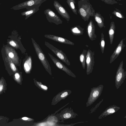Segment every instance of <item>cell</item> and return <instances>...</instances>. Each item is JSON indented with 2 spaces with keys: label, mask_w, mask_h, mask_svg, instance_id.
Wrapping results in <instances>:
<instances>
[{
  "label": "cell",
  "mask_w": 126,
  "mask_h": 126,
  "mask_svg": "<svg viewBox=\"0 0 126 126\" xmlns=\"http://www.w3.org/2000/svg\"><path fill=\"white\" fill-rule=\"evenodd\" d=\"M78 12L85 21H88L90 16H94L95 10L88 0H80L78 2Z\"/></svg>",
  "instance_id": "cell-1"
},
{
  "label": "cell",
  "mask_w": 126,
  "mask_h": 126,
  "mask_svg": "<svg viewBox=\"0 0 126 126\" xmlns=\"http://www.w3.org/2000/svg\"><path fill=\"white\" fill-rule=\"evenodd\" d=\"M32 42L37 56L46 70L51 73V67L45 54L39 45L32 38H31Z\"/></svg>",
  "instance_id": "cell-2"
},
{
  "label": "cell",
  "mask_w": 126,
  "mask_h": 126,
  "mask_svg": "<svg viewBox=\"0 0 126 126\" xmlns=\"http://www.w3.org/2000/svg\"><path fill=\"white\" fill-rule=\"evenodd\" d=\"M47 0H29L13 6L10 9L15 10L25 8L28 10L37 6H40Z\"/></svg>",
  "instance_id": "cell-3"
},
{
  "label": "cell",
  "mask_w": 126,
  "mask_h": 126,
  "mask_svg": "<svg viewBox=\"0 0 126 126\" xmlns=\"http://www.w3.org/2000/svg\"><path fill=\"white\" fill-rule=\"evenodd\" d=\"M104 86L100 84L97 87H94L91 89V91L86 103V106L88 107L91 105L101 95Z\"/></svg>",
  "instance_id": "cell-4"
},
{
  "label": "cell",
  "mask_w": 126,
  "mask_h": 126,
  "mask_svg": "<svg viewBox=\"0 0 126 126\" xmlns=\"http://www.w3.org/2000/svg\"><path fill=\"white\" fill-rule=\"evenodd\" d=\"M123 62L122 61L118 68L115 76V86L117 89L119 88L126 78V71L123 68Z\"/></svg>",
  "instance_id": "cell-5"
},
{
  "label": "cell",
  "mask_w": 126,
  "mask_h": 126,
  "mask_svg": "<svg viewBox=\"0 0 126 126\" xmlns=\"http://www.w3.org/2000/svg\"><path fill=\"white\" fill-rule=\"evenodd\" d=\"M44 43L45 45L53 52L63 62L68 65H70V63L65 54L62 50L59 49L46 41H45Z\"/></svg>",
  "instance_id": "cell-6"
},
{
  "label": "cell",
  "mask_w": 126,
  "mask_h": 126,
  "mask_svg": "<svg viewBox=\"0 0 126 126\" xmlns=\"http://www.w3.org/2000/svg\"><path fill=\"white\" fill-rule=\"evenodd\" d=\"M94 53V51H92L90 49L87 51L86 63L87 65L86 73L88 75L91 73L93 69L95 63Z\"/></svg>",
  "instance_id": "cell-7"
},
{
  "label": "cell",
  "mask_w": 126,
  "mask_h": 126,
  "mask_svg": "<svg viewBox=\"0 0 126 126\" xmlns=\"http://www.w3.org/2000/svg\"><path fill=\"white\" fill-rule=\"evenodd\" d=\"M47 21L49 22L53 23L58 25L61 24L63 21L51 9L48 8L44 11Z\"/></svg>",
  "instance_id": "cell-8"
},
{
  "label": "cell",
  "mask_w": 126,
  "mask_h": 126,
  "mask_svg": "<svg viewBox=\"0 0 126 126\" xmlns=\"http://www.w3.org/2000/svg\"><path fill=\"white\" fill-rule=\"evenodd\" d=\"M48 55L55 65L58 68L65 71L69 75L76 78L75 75L71 71L59 60L54 57L49 53H48Z\"/></svg>",
  "instance_id": "cell-9"
},
{
  "label": "cell",
  "mask_w": 126,
  "mask_h": 126,
  "mask_svg": "<svg viewBox=\"0 0 126 126\" xmlns=\"http://www.w3.org/2000/svg\"><path fill=\"white\" fill-rule=\"evenodd\" d=\"M53 4L55 8L59 14L68 22L70 20V16L66 10L57 1L54 0Z\"/></svg>",
  "instance_id": "cell-10"
},
{
  "label": "cell",
  "mask_w": 126,
  "mask_h": 126,
  "mask_svg": "<svg viewBox=\"0 0 126 126\" xmlns=\"http://www.w3.org/2000/svg\"><path fill=\"white\" fill-rule=\"evenodd\" d=\"M126 38L123 39L118 44L110 58V63H111L119 56L123 49L126 47L124 41Z\"/></svg>",
  "instance_id": "cell-11"
},
{
  "label": "cell",
  "mask_w": 126,
  "mask_h": 126,
  "mask_svg": "<svg viewBox=\"0 0 126 126\" xmlns=\"http://www.w3.org/2000/svg\"><path fill=\"white\" fill-rule=\"evenodd\" d=\"M6 55L17 65L19 64V57L17 53L11 47H6L5 48Z\"/></svg>",
  "instance_id": "cell-12"
},
{
  "label": "cell",
  "mask_w": 126,
  "mask_h": 126,
  "mask_svg": "<svg viewBox=\"0 0 126 126\" xmlns=\"http://www.w3.org/2000/svg\"><path fill=\"white\" fill-rule=\"evenodd\" d=\"M120 109V107L114 104L110 106L107 108L98 117V118L100 119L112 114L116 112Z\"/></svg>",
  "instance_id": "cell-13"
},
{
  "label": "cell",
  "mask_w": 126,
  "mask_h": 126,
  "mask_svg": "<svg viewBox=\"0 0 126 126\" xmlns=\"http://www.w3.org/2000/svg\"><path fill=\"white\" fill-rule=\"evenodd\" d=\"M95 25L92 20H90L87 26L86 32L90 39L92 41L95 40L97 38L95 33Z\"/></svg>",
  "instance_id": "cell-14"
},
{
  "label": "cell",
  "mask_w": 126,
  "mask_h": 126,
  "mask_svg": "<svg viewBox=\"0 0 126 126\" xmlns=\"http://www.w3.org/2000/svg\"><path fill=\"white\" fill-rule=\"evenodd\" d=\"M45 37L60 43L73 45L74 44L67 39L51 34H46Z\"/></svg>",
  "instance_id": "cell-15"
},
{
  "label": "cell",
  "mask_w": 126,
  "mask_h": 126,
  "mask_svg": "<svg viewBox=\"0 0 126 126\" xmlns=\"http://www.w3.org/2000/svg\"><path fill=\"white\" fill-rule=\"evenodd\" d=\"M94 17L98 26L100 29L105 27V26L104 24V18L101 14L98 12L95 13Z\"/></svg>",
  "instance_id": "cell-16"
},
{
  "label": "cell",
  "mask_w": 126,
  "mask_h": 126,
  "mask_svg": "<svg viewBox=\"0 0 126 126\" xmlns=\"http://www.w3.org/2000/svg\"><path fill=\"white\" fill-rule=\"evenodd\" d=\"M32 65V61L31 57L27 56L24 63V68L25 72L28 73L31 70Z\"/></svg>",
  "instance_id": "cell-17"
},
{
  "label": "cell",
  "mask_w": 126,
  "mask_h": 126,
  "mask_svg": "<svg viewBox=\"0 0 126 126\" xmlns=\"http://www.w3.org/2000/svg\"><path fill=\"white\" fill-rule=\"evenodd\" d=\"M72 33L76 36H80L83 34L84 29L80 26L77 25L75 26L70 29Z\"/></svg>",
  "instance_id": "cell-18"
},
{
  "label": "cell",
  "mask_w": 126,
  "mask_h": 126,
  "mask_svg": "<svg viewBox=\"0 0 126 126\" xmlns=\"http://www.w3.org/2000/svg\"><path fill=\"white\" fill-rule=\"evenodd\" d=\"M115 30V23L113 21H111L110 25V28L109 30V35L110 44H112L114 34Z\"/></svg>",
  "instance_id": "cell-19"
},
{
  "label": "cell",
  "mask_w": 126,
  "mask_h": 126,
  "mask_svg": "<svg viewBox=\"0 0 126 126\" xmlns=\"http://www.w3.org/2000/svg\"><path fill=\"white\" fill-rule=\"evenodd\" d=\"M39 6H37L27 11L23 12L21 13V15L22 16H25V19L26 20L32 15L38 11L39 9Z\"/></svg>",
  "instance_id": "cell-20"
},
{
  "label": "cell",
  "mask_w": 126,
  "mask_h": 126,
  "mask_svg": "<svg viewBox=\"0 0 126 126\" xmlns=\"http://www.w3.org/2000/svg\"><path fill=\"white\" fill-rule=\"evenodd\" d=\"M7 84L6 81L3 77L0 79V94L6 93L7 90Z\"/></svg>",
  "instance_id": "cell-21"
},
{
  "label": "cell",
  "mask_w": 126,
  "mask_h": 126,
  "mask_svg": "<svg viewBox=\"0 0 126 126\" xmlns=\"http://www.w3.org/2000/svg\"><path fill=\"white\" fill-rule=\"evenodd\" d=\"M86 50L83 49L79 56V60L81 64L82 68L84 69L85 67Z\"/></svg>",
  "instance_id": "cell-22"
},
{
  "label": "cell",
  "mask_w": 126,
  "mask_h": 126,
  "mask_svg": "<svg viewBox=\"0 0 126 126\" xmlns=\"http://www.w3.org/2000/svg\"><path fill=\"white\" fill-rule=\"evenodd\" d=\"M66 2L72 12L77 15V10L75 7L76 2L75 0H67Z\"/></svg>",
  "instance_id": "cell-23"
},
{
  "label": "cell",
  "mask_w": 126,
  "mask_h": 126,
  "mask_svg": "<svg viewBox=\"0 0 126 126\" xmlns=\"http://www.w3.org/2000/svg\"><path fill=\"white\" fill-rule=\"evenodd\" d=\"M6 59L7 62L9 65L10 69L12 71L13 75L17 72V69L14 63L12 60L9 58L8 56L6 55Z\"/></svg>",
  "instance_id": "cell-24"
},
{
  "label": "cell",
  "mask_w": 126,
  "mask_h": 126,
  "mask_svg": "<svg viewBox=\"0 0 126 126\" xmlns=\"http://www.w3.org/2000/svg\"><path fill=\"white\" fill-rule=\"evenodd\" d=\"M21 72L18 71L15 73L13 75V78L14 79L17 83L21 85L22 81Z\"/></svg>",
  "instance_id": "cell-25"
},
{
  "label": "cell",
  "mask_w": 126,
  "mask_h": 126,
  "mask_svg": "<svg viewBox=\"0 0 126 126\" xmlns=\"http://www.w3.org/2000/svg\"><path fill=\"white\" fill-rule=\"evenodd\" d=\"M101 36V39L99 44L101 52L102 54H103L104 52L105 47V41L104 35L103 32H102Z\"/></svg>",
  "instance_id": "cell-26"
},
{
  "label": "cell",
  "mask_w": 126,
  "mask_h": 126,
  "mask_svg": "<svg viewBox=\"0 0 126 126\" xmlns=\"http://www.w3.org/2000/svg\"><path fill=\"white\" fill-rule=\"evenodd\" d=\"M9 120V118L7 117L0 115V126H6Z\"/></svg>",
  "instance_id": "cell-27"
},
{
  "label": "cell",
  "mask_w": 126,
  "mask_h": 126,
  "mask_svg": "<svg viewBox=\"0 0 126 126\" xmlns=\"http://www.w3.org/2000/svg\"><path fill=\"white\" fill-rule=\"evenodd\" d=\"M112 14L115 16L121 19H124L125 18L121 11L118 9L116 8L113 11Z\"/></svg>",
  "instance_id": "cell-28"
},
{
  "label": "cell",
  "mask_w": 126,
  "mask_h": 126,
  "mask_svg": "<svg viewBox=\"0 0 126 126\" xmlns=\"http://www.w3.org/2000/svg\"><path fill=\"white\" fill-rule=\"evenodd\" d=\"M103 101V99H102L95 106L92 108L90 110V111L89 112V114H91L94 113L96 110L97 109L98 107L101 103Z\"/></svg>",
  "instance_id": "cell-29"
},
{
  "label": "cell",
  "mask_w": 126,
  "mask_h": 126,
  "mask_svg": "<svg viewBox=\"0 0 126 126\" xmlns=\"http://www.w3.org/2000/svg\"><path fill=\"white\" fill-rule=\"evenodd\" d=\"M8 43L10 45L16 49H18L19 47L17 42L14 41H9L8 42Z\"/></svg>",
  "instance_id": "cell-30"
},
{
  "label": "cell",
  "mask_w": 126,
  "mask_h": 126,
  "mask_svg": "<svg viewBox=\"0 0 126 126\" xmlns=\"http://www.w3.org/2000/svg\"><path fill=\"white\" fill-rule=\"evenodd\" d=\"M108 4L112 5L118 3L115 0H100Z\"/></svg>",
  "instance_id": "cell-31"
},
{
  "label": "cell",
  "mask_w": 126,
  "mask_h": 126,
  "mask_svg": "<svg viewBox=\"0 0 126 126\" xmlns=\"http://www.w3.org/2000/svg\"><path fill=\"white\" fill-rule=\"evenodd\" d=\"M68 94V93L67 92H65L63 93L61 95V97H63L66 96Z\"/></svg>",
  "instance_id": "cell-32"
},
{
  "label": "cell",
  "mask_w": 126,
  "mask_h": 126,
  "mask_svg": "<svg viewBox=\"0 0 126 126\" xmlns=\"http://www.w3.org/2000/svg\"><path fill=\"white\" fill-rule=\"evenodd\" d=\"M41 87L43 89L45 90H46L47 89V87L44 85H40Z\"/></svg>",
  "instance_id": "cell-33"
},
{
  "label": "cell",
  "mask_w": 126,
  "mask_h": 126,
  "mask_svg": "<svg viewBox=\"0 0 126 126\" xmlns=\"http://www.w3.org/2000/svg\"><path fill=\"white\" fill-rule=\"evenodd\" d=\"M20 119L22 120L27 121L28 120L29 118L26 117H23L21 118H20Z\"/></svg>",
  "instance_id": "cell-34"
},
{
  "label": "cell",
  "mask_w": 126,
  "mask_h": 126,
  "mask_svg": "<svg viewBox=\"0 0 126 126\" xmlns=\"http://www.w3.org/2000/svg\"><path fill=\"white\" fill-rule=\"evenodd\" d=\"M119 0V1H121L122 0Z\"/></svg>",
  "instance_id": "cell-35"
},
{
  "label": "cell",
  "mask_w": 126,
  "mask_h": 126,
  "mask_svg": "<svg viewBox=\"0 0 126 126\" xmlns=\"http://www.w3.org/2000/svg\"></svg>",
  "instance_id": "cell-36"
}]
</instances>
